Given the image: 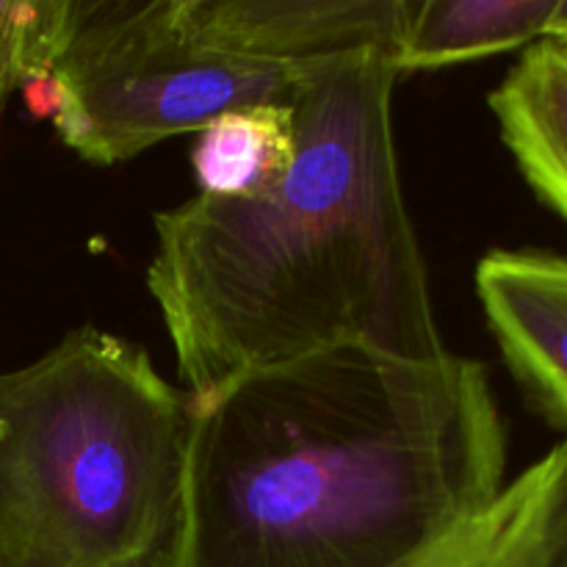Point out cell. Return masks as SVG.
I'll list each match as a JSON object with an SVG mask.
<instances>
[{"label": "cell", "instance_id": "obj_2", "mask_svg": "<svg viewBox=\"0 0 567 567\" xmlns=\"http://www.w3.org/2000/svg\"><path fill=\"white\" fill-rule=\"evenodd\" d=\"M396 66L363 53L310 70L297 158L252 197L194 194L155 214L147 291L188 399L332 347L446 354L399 177Z\"/></svg>", "mask_w": 567, "mask_h": 567}, {"label": "cell", "instance_id": "obj_6", "mask_svg": "<svg viewBox=\"0 0 567 567\" xmlns=\"http://www.w3.org/2000/svg\"><path fill=\"white\" fill-rule=\"evenodd\" d=\"M476 293L526 402L567 437V258L493 249L476 266Z\"/></svg>", "mask_w": 567, "mask_h": 567}, {"label": "cell", "instance_id": "obj_10", "mask_svg": "<svg viewBox=\"0 0 567 567\" xmlns=\"http://www.w3.org/2000/svg\"><path fill=\"white\" fill-rule=\"evenodd\" d=\"M297 158L293 105H244L197 133L192 169L199 194L252 197L277 186Z\"/></svg>", "mask_w": 567, "mask_h": 567}, {"label": "cell", "instance_id": "obj_5", "mask_svg": "<svg viewBox=\"0 0 567 567\" xmlns=\"http://www.w3.org/2000/svg\"><path fill=\"white\" fill-rule=\"evenodd\" d=\"M194 37L221 53L282 66H316L374 53L393 61L410 0H183Z\"/></svg>", "mask_w": 567, "mask_h": 567}, {"label": "cell", "instance_id": "obj_3", "mask_svg": "<svg viewBox=\"0 0 567 567\" xmlns=\"http://www.w3.org/2000/svg\"><path fill=\"white\" fill-rule=\"evenodd\" d=\"M192 404L83 324L0 374V567H183Z\"/></svg>", "mask_w": 567, "mask_h": 567}, {"label": "cell", "instance_id": "obj_4", "mask_svg": "<svg viewBox=\"0 0 567 567\" xmlns=\"http://www.w3.org/2000/svg\"><path fill=\"white\" fill-rule=\"evenodd\" d=\"M310 70L208 48L183 0H72L64 48L25 94L72 153L114 166L233 109L293 105Z\"/></svg>", "mask_w": 567, "mask_h": 567}, {"label": "cell", "instance_id": "obj_11", "mask_svg": "<svg viewBox=\"0 0 567 567\" xmlns=\"http://www.w3.org/2000/svg\"><path fill=\"white\" fill-rule=\"evenodd\" d=\"M72 0H0V109L48 75L70 31Z\"/></svg>", "mask_w": 567, "mask_h": 567}, {"label": "cell", "instance_id": "obj_8", "mask_svg": "<svg viewBox=\"0 0 567 567\" xmlns=\"http://www.w3.org/2000/svg\"><path fill=\"white\" fill-rule=\"evenodd\" d=\"M491 111L526 186L567 221V50L526 48L491 92Z\"/></svg>", "mask_w": 567, "mask_h": 567}, {"label": "cell", "instance_id": "obj_7", "mask_svg": "<svg viewBox=\"0 0 567 567\" xmlns=\"http://www.w3.org/2000/svg\"><path fill=\"white\" fill-rule=\"evenodd\" d=\"M388 567H567V437L482 513Z\"/></svg>", "mask_w": 567, "mask_h": 567}, {"label": "cell", "instance_id": "obj_1", "mask_svg": "<svg viewBox=\"0 0 567 567\" xmlns=\"http://www.w3.org/2000/svg\"><path fill=\"white\" fill-rule=\"evenodd\" d=\"M192 404L183 567H388L507 487L482 363L332 347Z\"/></svg>", "mask_w": 567, "mask_h": 567}, {"label": "cell", "instance_id": "obj_9", "mask_svg": "<svg viewBox=\"0 0 567 567\" xmlns=\"http://www.w3.org/2000/svg\"><path fill=\"white\" fill-rule=\"evenodd\" d=\"M567 0H410L396 72L443 70L563 37Z\"/></svg>", "mask_w": 567, "mask_h": 567}, {"label": "cell", "instance_id": "obj_12", "mask_svg": "<svg viewBox=\"0 0 567 567\" xmlns=\"http://www.w3.org/2000/svg\"><path fill=\"white\" fill-rule=\"evenodd\" d=\"M554 44H559V48L567 50V39H563V42H554Z\"/></svg>", "mask_w": 567, "mask_h": 567}]
</instances>
